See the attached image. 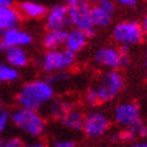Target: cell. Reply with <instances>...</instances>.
Instances as JSON below:
<instances>
[{
	"label": "cell",
	"instance_id": "cell-1",
	"mask_svg": "<svg viewBox=\"0 0 147 147\" xmlns=\"http://www.w3.org/2000/svg\"><path fill=\"white\" fill-rule=\"evenodd\" d=\"M124 86V78L119 71H104L94 79L85 94L89 105L96 107L117 97Z\"/></svg>",
	"mask_w": 147,
	"mask_h": 147
},
{
	"label": "cell",
	"instance_id": "cell-2",
	"mask_svg": "<svg viewBox=\"0 0 147 147\" xmlns=\"http://www.w3.org/2000/svg\"><path fill=\"white\" fill-rule=\"evenodd\" d=\"M55 89L47 80L35 79L22 86L16 96L18 108L38 111L54 99Z\"/></svg>",
	"mask_w": 147,
	"mask_h": 147
},
{
	"label": "cell",
	"instance_id": "cell-3",
	"mask_svg": "<svg viewBox=\"0 0 147 147\" xmlns=\"http://www.w3.org/2000/svg\"><path fill=\"white\" fill-rule=\"evenodd\" d=\"M11 122L29 136L40 138L46 133L47 122L38 111L17 108L11 113Z\"/></svg>",
	"mask_w": 147,
	"mask_h": 147
},
{
	"label": "cell",
	"instance_id": "cell-4",
	"mask_svg": "<svg viewBox=\"0 0 147 147\" xmlns=\"http://www.w3.org/2000/svg\"><path fill=\"white\" fill-rule=\"evenodd\" d=\"M67 16L69 25L73 29H77L85 32L89 37L94 35L96 26L92 23L91 18V5L85 0H68L67 4Z\"/></svg>",
	"mask_w": 147,
	"mask_h": 147
},
{
	"label": "cell",
	"instance_id": "cell-5",
	"mask_svg": "<svg viewBox=\"0 0 147 147\" xmlns=\"http://www.w3.org/2000/svg\"><path fill=\"white\" fill-rule=\"evenodd\" d=\"M94 62L105 67L109 71H117L121 67H126L129 63V47L120 46V48L105 46L98 48L93 55Z\"/></svg>",
	"mask_w": 147,
	"mask_h": 147
},
{
	"label": "cell",
	"instance_id": "cell-6",
	"mask_svg": "<svg viewBox=\"0 0 147 147\" xmlns=\"http://www.w3.org/2000/svg\"><path fill=\"white\" fill-rule=\"evenodd\" d=\"M113 38L120 46L130 47L140 45L145 35L141 24L136 20H122L113 28Z\"/></svg>",
	"mask_w": 147,
	"mask_h": 147
},
{
	"label": "cell",
	"instance_id": "cell-7",
	"mask_svg": "<svg viewBox=\"0 0 147 147\" xmlns=\"http://www.w3.org/2000/svg\"><path fill=\"white\" fill-rule=\"evenodd\" d=\"M76 62V55L67 49H55L47 50L41 60V67L48 74L63 73V71L69 69Z\"/></svg>",
	"mask_w": 147,
	"mask_h": 147
},
{
	"label": "cell",
	"instance_id": "cell-8",
	"mask_svg": "<svg viewBox=\"0 0 147 147\" xmlns=\"http://www.w3.org/2000/svg\"><path fill=\"white\" fill-rule=\"evenodd\" d=\"M110 127L109 117L102 111H90L84 117L83 131L89 138H100Z\"/></svg>",
	"mask_w": 147,
	"mask_h": 147
},
{
	"label": "cell",
	"instance_id": "cell-9",
	"mask_svg": "<svg viewBox=\"0 0 147 147\" xmlns=\"http://www.w3.org/2000/svg\"><path fill=\"white\" fill-rule=\"evenodd\" d=\"M114 120L120 126L128 128L140 119V109L135 102H124L119 104L114 110Z\"/></svg>",
	"mask_w": 147,
	"mask_h": 147
},
{
	"label": "cell",
	"instance_id": "cell-10",
	"mask_svg": "<svg viewBox=\"0 0 147 147\" xmlns=\"http://www.w3.org/2000/svg\"><path fill=\"white\" fill-rule=\"evenodd\" d=\"M69 25L67 7L65 4H55L48 10L46 16V28L49 30H66V26Z\"/></svg>",
	"mask_w": 147,
	"mask_h": 147
},
{
	"label": "cell",
	"instance_id": "cell-11",
	"mask_svg": "<svg viewBox=\"0 0 147 147\" xmlns=\"http://www.w3.org/2000/svg\"><path fill=\"white\" fill-rule=\"evenodd\" d=\"M1 41L5 43L7 48H13V47L24 48L32 43V36L30 32L25 30H22L19 28H13L3 32Z\"/></svg>",
	"mask_w": 147,
	"mask_h": 147
},
{
	"label": "cell",
	"instance_id": "cell-12",
	"mask_svg": "<svg viewBox=\"0 0 147 147\" xmlns=\"http://www.w3.org/2000/svg\"><path fill=\"white\" fill-rule=\"evenodd\" d=\"M17 10L19 11L20 17L28 19H40L47 16L48 7L37 1H22L18 4Z\"/></svg>",
	"mask_w": 147,
	"mask_h": 147
},
{
	"label": "cell",
	"instance_id": "cell-13",
	"mask_svg": "<svg viewBox=\"0 0 147 147\" xmlns=\"http://www.w3.org/2000/svg\"><path fill=\"white\" fill-rule=\"evenodd\" d=\"M22 17L17 7L13 5L4 6L0 9V32H5L10 29L17 28Z\"/></svg>",
	"mask_w": 147,
	"mask_h": 147
},
{
	"label": "cell",
	"instance_id": "cell-14",
	"mask_svg": "<svg viewBox=\"0 0 147 147\" xmlns=\"http://www.w3.org/2000/svg\"><path fill=\"white\" fill-rule=\"evenodd\" d=\"M89 38L90 37L85 32L77 30V29H73V30L68 31L67 40L65 42V49H67L68 51L77 55L86 47Z\"/></svg>",
	"mask_w": 147,
	"mask_h": 147
},
{
	"label": "cell",
	"instance_id": "cell-15",
	"mask_svg": "<svg viewBox=\"0 0 147 147\" xmlns=\"http://www.w3.org/2000/svg\"><path fill=\"white\" fill-rule=\"evenodd\" d=\"M5 60L7 65L18 69L25 67L29 63V55L24 48H19V47L7 48L5 51Z\"/></svg>",
	"mask_w": 147,
	"mask_h": 147
},
{
	"label": "cell",
	"instance_id": "cell-16",
	"mask_svg": "<svg viewBox=\"0 0 147 147\" xmlns=\"http://www.w3.org/2000/svg\"><path fill=\"white\" fill-rule=\"evenodd\" d=\"M68 31L67 30H49L43 36V47L47 50L61 49L65 47V42L67 40Z\"/></svg>",
	"mask_w": 147,
	"mask_h": 147
},
{
	"label": "cell",
	"instance_id": "cell-17",
	"mask_svg": "<svg viewBox=\"0 0 147 147\" xmlns=\"http://www.w3.org/2000/svg\"><path fill=\"white\" fill-rule=\"evenodd\" d=\"M84 117H85V115L80 111V110L72 108L68 110V113L66 114L60 121L63 127L68 128L71 130L79 131V130H83Z\"/></svg>",
	"mask_w": 147,
	"mask_h": 147
},
{
	"label": "cell",
	"instance_id": "cell-18",
	"mask_svg": "<svg viewBox=\"0 0 147 147\" xmlns=\"http://www.w3.org/2000/svg\"><path fill=\"white\" fill-rule=\"evenodd\" d=\"M113 16L114 14L107 12L104 9L96 4L91 7V18L92 23L96 28H107L113 22Z\"/></svg>",
	"mask_w": 147,
	"mask_h": 147
},
{
	"label": "cell",
	"instance_id": "cell-19",
	"mask_svg": "<svg viewBox=\"0 0 147 147\" xmlns=\"http://www.w3.org/2000/svg\"><path fill=\"white\" fill-rule=\"evenodd\" d=\"M72 109L68 102L62 99H53L47 105V115L50 119L61 120L62 117L68 113V110Z\"/></svg>",
	"mask_w": 147,
	"mask_h": 147
},
{
	"label": "cell",
	"instance_id": "cell-20",
	"mask_svg": "<svg viewBox=\"0 0 147 147\" xmlns=\"http://www.w3.org/2000/svg\"><path fill=\"white\" fill-rule=\"evenodd\" d=\"M19 78V71L10 65L0 62V83H13Z\"/></svg>",
	"mask_w": 147,
	"mask_h": 147
},
{
	"label": "cell",
	"instance_id": "cell-21",
	"mask_svg": "<svg viewBox=\"0 0 147 147\" xmlns=\"http://www.w3.org/2000/svg\"><path fill=\"white\" fill-rule=\"evenodd\" d=\"M131 134L135 136H140V138H145L147 136V126L141 121V120H139L138 122H135L134 124H131V126H129L127 128Z\"/></svg>",
	"mask_w": 147,
	"mask_h": 147
},
{
	"label": "cell",
	"instance_id": "cell-22",
	"mask_svg": "<svg viewBox=\"0 0 147 147\" xmlns=\"http://www.w3.org/2000/svg\"><path fill=\"white\" fill-rule=\"evenodd\" d=\"M0 147H23V141L18 136H11V138L0 136Z\"/></svg>",
	"mask_w": 147,
	"mask_h": 147
},
{
	"label": "cell",
	"instance_id": "cell-23",
	"mask_svg": "<svg viewBox=\"0 0 147 147\" xmlns=\"http://www.w3.org/2000/svg\"><path fill=\"white\" fill-rule=\"evenodd\" d=\"M10 121H11V114L7 110H4V111L0 113V136L7 129Z\"/></svg>",
	"mask_w": 147,
	"mask_h": 147
},
{
	"label": "cell",
	"instance_id": "cell-24",
	"mask_svg": "<svg viewBox=\"0 0 147 147\" xmlns=\"http://www.w3.org/2000/svg\"><path fill=\"white\" fill-rule=\"evenodd\" d=\"M51 147H76V141L71 139H59L53 141Z\"/></svg>",
	"mask_w": 147,
	"mask_h": 147
},
{
	"label": "cell",
	"instance_id": "cell-25",
	"mask_svg": "<svg viewBox=\"0 0 147 147\" xmlns=\"http://www.w3.org/2000/svg\"><path fill=\"white\" fill-rule=\"evenodd\" d=\"M97 4L102 7V9H104L107 12L111 13V14H114V12H115V10H116L115 3H114V1H110V0H100V1H98Z\"/></svg>",
	"mask_w": 147,
	"mask_h": 147
},
{
	"label": "cell",
	"instance_id": "cell-26",
	"mask_svg": "<svg viewBox=\"0 0 147 147\" xmlns=\"http://www.w3.org/2000/svg\"><path fill=\"white\" fill-rule=\"evenodd\" d=\"M119 4L122 6L129 7V9H134V7H136V5H138V3L135 0H119Z\"/></svg>",
	"mask_w": 147,
	"mask_h": 147
},
{
	"label": "cell",
	"instance_id": "cell-27",
	"mask_svg": "<svg viewBox=\"0 0 147 147\" xmlns=\"http://www.w3.org/2000/svg\"><path fill=\"white\" fill-rule=\"evenodd\" d=\"M23 147H47V145L42 141H36V142H30V144L23 145Z\"/></svg>",
	"mask_w": 147,
	"mask_h": 147
},
{
	"label": "cell",
	"instance_id": "cell-28",
	"mask_svg": "<svg viewBox=\"0 0 147 147\" xmlns=\"http://www.w3.org/2000/svg\"><path fill=\"white\" fill-rule=\"evenodd\" d=\"M141 26H142V30H144L145 37H147V12H146L145 17H144V19H142V24H141Z\"/></svg>",
	"mask_w": 147,
	"mask_h": 147
},
{
	"label": "cell",
	"instance_id": "cell-29",
	"mask_svg": "<svg viewBox=\"0 0 147 147\" xmlns=\"http://www.w3.org/2000/svg\"><path fill=\"white\" fill-rule=\"evenodd\" d=\"M11 5H13V3L10 1V0H0V9L4 6H11Z\"/></svg>",
	"mask_w": 147,
	"mask_h": 147
},
{
	"label": "cell",
	"instance_id": "cell-30",
	"mask_svg": "<svg viewBox=\"0 0 147 147\" xmlns=\"http://www.w3.org/2000/svg\"><path fill=\"white\" fill-rule=\"evenodd\" d=\"M6 49H7V47L5 46V43H4L1 40H0V55H1V54H5Z\"/></svg>",
	"mask_w": 147,
	"mask_h": 147
},
{
	"label": "cell",
	"instance_id": "cell-31",
	"mask_svg": "<svg viewBox=\"0 0 147 147\" xmlns=\"http://www.w3.org/2000/svg\"><path fill=\"white\" fill-rule=\"evenodd\" d=\"M130 147H147V142H136V144H133Z\"/></svg>",
	"mask_w": 147,
	"mask_h": 147
},
{
	"label": "cell",
	"instance_id": "cell-32",
	"mask_svg": "<svg viewBox=\"0 0 147 147\" xmlns=\"http://www.w3.org/2000/svg\"><path fill=\"white\" fill-rule=\"evenodd\" d=\"M144 65H145V67H147V51L144 55Z\"/></svg>",
	"mask_w": 147,
	"mask_h": 147
},
{
	"label": "cell",
	"instance_id": "cell-33",
	"mask_svg": "<svg viewBox=\"0 0 147 147\" xmlns=\"http://www.w3.org/2000/svg\"><path fill=\"white\" fill-rule=\"evenodd\" d=\"M4 111V105H3V102L0 100V113Z\"/></svg>",
	"mask_w": 147,
	"mask_h": 147
},
{
	"label": "cell",
	"instance_id": "cell-34",
	"mask_svg": "<svg viewBox=\"0 0 147 147\" xmlns=\"http://www.w3.org/2000/svg\"><path fill=\"white\" fill-rule=\"evenodd\" d=\"M146 80H147V73H146Z\"/></svg>",
	"mask_w": 147,
	"mask_h": 147
}]
</instances>
